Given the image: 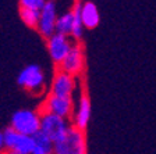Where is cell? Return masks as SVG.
Wrapping results in <instances>:
<instances>
[{
  "instance_id": "6da1fadb",
  "label": "cell",
  "mask_w": 156,
  "mask_h": 154,
  "mask_svg": "<svg viewBox=\"0 0 156 154\" xmlns=\"http://www.w3.org/2000/svg\"><path fill=\"white\" fill-rule=\"evenodd\" d=\"M87 133L74 126H70L66 135L53 143L55 154H87Z\"/></svg>"
},
{
  "instance_id": "7a4b0ae2",
  "label": "cell",
  "mask_w": 156,
  "mask_h": 154,
  "mask_svg": "<svg viewBox=\"0 0 156 154\" xmlns=\"http://www.w3.org/2000/svg\"><path fill=\"white\" fill-rule=\"evenodd\" d=\"M39 122H41V111L32 108L17 110L11 115L10 128L21 135L34 136L39 132Z\"/></svg>"
},
{
  "instance_id": "3957f363",
  "label": "cell",
  "mask_w": 156,
  "mask_h": 154,
  "mask_svg": "<svg viewBox=\"0 0 156 154\" xmlns=\"http://www.w3.org/2000/svg\"><path fill=\"white\" fill-rule=\"evenodd\" d=\"M17 84L32 94H41L42 92H45L46 86L45 72L41 68V65L29 64L20 71L17 77Z\"/></svg>"
},
{
  "instance_id": "277c9868",
  "label": "cell",
  "mask_w": 156,
  "mask_h": 154,
  "mask_svg": "<svg viewBox=\"0 0 156 154\" xmlns=\"http://www.w3.org/2000/svg\"><path fill=\"white\" fill-rule=\"evenodd\" d=\"M71 126L70 119L62 118V117L41 112V122H39V132H42L45 136H48L50 140L55 142L60 140L66 135V132Z\"/></svg>"
},
{
  "instance_id": "5b68a950",
  "label": "cell",
  "mask_w": 156,
  "mask_h": 154,
  "mask_svg": "<svg viewBox=\"0 0 156 154\" xmlns=\"http://www.w3.org/2000/svg\"><path fill=\"white\" fill-rule=\"evenodd\" d=\"M85 51L81 43L74 42L68 51V54L64 57V60L57 65L58 70L64 71L67 74L73 75L75 78H80L85 71Z\"/></svg>"
},
{
  "instance_id": "8992f818",
  "label": "cell",
  "mask_w": 156,
  "mask_h": 154,
  "mask_svg": "<svg viewBox=\"0 0 156 154\" xmlns=\"http://www.w3.org/2000/svg\"><path fill=\"white\" fill-rule=\"evenodd\" d=\"M39 111L53 114L66 119H71L73 111H74V100L71 97H58L49 93L39 107Z\"/></svg>"
},
{
  "instance_id": "52a82bcc",
  "label": "cell",
  "mask_w": 156,
  "mask_h": 154,
  "mask_svg": "<svg viewBox=\"0 0 156 154\" xmlns=\"http://www.w3.org/2000/svg\"><path fill=\"white\" fill-rule=\"evenodd\" d=\"M57 19V4L55 0H46L45 6L39 11L36 31L43 39H48L55 33V24Z\"/></svg>"
},
{
  "instance_id": "ba28073f",
  "label": "cell",
  "mask_w": 156,
  "mask_h": 154,
  "mask_svg": "<svg viewBox=\"0 0 156 154\" xmlns=\"http://www.w3.org/2000/svg\"><path fill=\"white\" fill-rule=\"evenodd\" d=\"M77 85H78L77 78L57 68L52 78L50 94H55V96L58 97H71L73 99L74 92L77 89Z\"/></svg>"
},
{
  "instance_id": "9c48e42d",
  "label": "cell",
  "mask_w": 156,
  "mask_h": 154,
  "mask_svg": "<svg viewBox=\"0 0 156 154\" xmlns=\"http://www.w3.org/2000/svg\"><path fill=\"white\" fill-rule=\"evenodd\" d=\"M4 135V150L16 151L20 154H31L34 149L32 136L21 135L9 126L3 131Z\"/></svg>"
},
{
  "instance_id": "30bf717a",
  "label": "cell",
  "mask_w": 156,
  "mask_h": 154,
  "mask_svg": "<svg viewBox=\"0 0 156 154\" xmlns=\"http://www.w3.org/2000/svg\"><path fill=\"white\" fill-rule=\"evenodd\" d=\"M92 115V104L91 99L87 94V92H82L78 97V103L74 104V111H73V117L70 119L71 126L81 131H87L89 121H91Z\"/></svg>"
},
{
  "instance_id": "8fae6325",
  "label": "cell",
  "mask_w": 156,
  "mask_h": 154,
  "mask_svg": "<svg viewBox=\"0 0 156 154\" xmlns=\"http://www.w3.org/2000/svg\"><path fill=\"white\" fill-rule=\"evenodd\" d=\"M73 39L68 36H63L58 33H53L50 38L46 39V47H48V53L50 60L58 65L64 60V57L68 54V51L73 46Z\"/></svg>"
},
{
  "instance_id": "7c38bea8",
  "label": "cell",
  "mask_w": 156,
  "mask_h": 154,
  "mask_svg": "<svg viewBox=\"0 0 156 154\" xmlns=\"http://www.w3.org/2000/svg\"><path fill=\"white\" fill-rule=\"evenodd\" d=\"M81 21L84 29H95L101 22V15L96 4L92 2L81 3Z\"/></svg>"
},
{
  "instance_id": "4fadbf2b",
  "label": "cell",
  "mask_w": 156,
  "mask_h": 154,
  "mask_svg": "<svg viewBox=\"0 0 156 154\" xmlns=\"http://www.w3.org/2000/svg\"><path fill=\"white\" fill-rule=\"evenodd\" d=\"M73 13V31L71 36L73 42H81L82 36H84V25L81 21V2H75L74 6L71 9Z\"/></svg>"
},
{
  "instance_id": "5bb4252c",
  "label": "cell",
  "mask_w": 156,
  "mask_h": 154,
  "mask_svg": "<svg viewBox=\"0 0 156 154\" xmlns=\"http://www.w3.org/2000/svg\"><path fill=\"white\" fill-rule=\"evenodd\" d=\"M71 31H73V13L71 10L70 11H66L62 15H57L55 24V33L63 36H71Z\"/></svg>"
},
{
  "instance_id": "9a60e30c",
  "label": "cell",
  "mask_w": 156,
  "mask_h": 154,
  "mask_svg": "<svg viewBox=\"0 0 156 154\" xmlns=\"http://www.w3.org/2000/svg\"><path fill=\"white\" fill-rule=\"evenodd\" d=\"M34 149L31 154H50L53 153V142L45 136L42 132H36L32 136Z\"/></svg>"
},
{
  "instance_id": "2e32d148",
  "label": "cell",
  "mask_w": 156,
  "mask_h": 154,
  "mask_svg": "<svg viewBox=\"0 0 156 154\" xmlns=\"http://www.w3.org/2000/svg\"><path fill=\"white\" fill-rule=\"evenodd\" d=\"M20 17H21V21H23L27 26L36 29L38 19H39V11H35V10H27V9H20Z\"/></svg>"
},
{
  "instance_id": "e0dca14e",
  "label": "cell",
  "mask_w": 156,
  "mask_h": 154,
  "mask_svg": "<svg viewBox=\"0 0 156 154\" xmlns=\"http://www.w3.org/2000/svg\"><path fill=\"white\" fill-rule=\"evenodd\" d=\"M45 3H46V0H20V9L41 11L42 7L45 6Z\"/></svg>"
},
{
  "instance_id": "ac0fdd59",
  "label": "cell",
  "mask_w": 156,
  "mask_h": 154,
  "mask_svg": "<svg viewBox=\"0 0 156 154\" xmlns=\"http://www.w3.org/2000/svg\"><path fill=\"white\" fill-rule=\"evenodd\" d=\"M4 150V135L3 131H0V153Z\"/></svg>"
},
{
  "instance_id": "d6986e66",
  "label": "cell",
  "mask_w": 156,
  "mask_h": 154,
  "mask_svg": "<svg viewBox=\"0 0 156 154\" xmlns=\"http://www.w3.org/2000/svg\"><path fill=\"white\" fill-rule=\"evenodd\" d=\"M0 154H20V153H16V151H10V150H6L4 153H0Z\"/></svg>"
},
{
  "instance_id": "ffe728a7",
  "label": "cell",
  "mask_w": 156,
  "mask_h": 154,
  "mask_svg": "<svg viewBox=\"0 0 156 154\" xmlns=\"http://www.w3.org/2000/svg\"><path fill=\"white\" fill-rule=\"evenodd\" d=\"M50 154H55V153H50Z\"/></svg>"
}]
</instances>
